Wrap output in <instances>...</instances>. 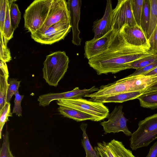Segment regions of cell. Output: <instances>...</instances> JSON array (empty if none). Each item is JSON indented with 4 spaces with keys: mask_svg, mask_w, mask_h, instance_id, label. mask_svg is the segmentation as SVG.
<instances>
[{
    "mask_svg": "<svg viewBox=\"0 0 157 157\" xmlns=\"http://www.w3.org/2000/svg\"><path fill=\"white\" fill-rule=\"evenodd\" d=\"M153 54L149 48L128 44L114 30L108 49L89 59L88 63L98 75L115 74L128 69L129 63Z\"/></svg>",
    "mask_w": 157,
    "mask_h": 157,
    "instance_id": "cell-1",
    "label": "cell"
},
{
    "mask_svg": "<svg viewBox=\"0 0 157 157\" xmlns=\"http://www.w3.org/2000/svg\"><path fill=\"white\" fill-rule=\"evenodd\" d=\"M157 82V76H128L112 83L100 86L98 91L86 95L92 101L122 93L144 90Z\"/></svg>",
    "mask_w": 157,
    "mask_h": 157,
    "instance_id": "cell-2",
    "label": "cell"
},
{
    "mask_svg": "<svg viewBox=\"0 0 157 157\" xmlns=\"http://www.w3.org/2000/svg\"><path fill=\"white\" fill-rule=\"evenodd\" d=\"M69 62L64 51H58L47 56L42 69L43 78L46 82L56 87L67 72Z\"/></svg>",
    "mask_w": 157,
    "mask_h": 157,
    "instance_id": "cell-3",
    "label": "cell"
},
{
    "mask_svg": "<svg viewBox=\"0 0 157 157\" xmlns=\"http://www.w3.org/2000/svg\"><path fill=\"white\" fill-rule=\"evenodd\" d=\"M53 0H35L25 10L24 27L31 33L40 29L48 16Z\"/></svg>",
    "mask_w": 157,
    "mask_h": 157,
    "instance_id": "cell-4",
    "label": "cell"
},
{
    "mask_svg": "<svg viewBox=\"0 0 157 157\" xmlns=\"http://www.w3.org/2000/svg\"><path fill=\"white\" fill-rule=\"evenodd\" d=\"M138 126L130 139V147L133 150L147 147L157 139V114L140 121Z\"/></svg>",
    "mask_w": 157,
    "mask_h": 157,
    "instance_id": "cell-5",
    "label": "cell"
},
{
    "mask_svg": "<svg viewBox=\"0 0 157 157\" xmlns=\"http://www.w3.org/2000/svg\"><path fill=\"white\" fill-rule=\"evenodd\" d=\"M58 105L71 108L91 116L94 121H98L107 118L109 110L100 102L87 100L79 98L58 100Z\"/></svg>",
    "mask_w": 157,
    "mask_h": 157,
    "instance_id": "cell-6",
    "label": "cell"
},
{
    "mask_svg": "<svg viewBox=\"0 0 157 157\" xmlns=\"http://www.w3.org/2000/svg\"><path fill=\"white\" fill-rule=\"evenodd\" d=\"M69 21H63L49 27L42 33H31V38L41 44H51L63 39L71 31Z\"/></svg>",
    "mask_w": 157,
    "mask_h": 157,
    "instance_id": "cell-7",
    "label": "cell"
},
{
    "mask_svg": "<svg viewBox=\"0 0 157 157\" xmlns=\"http://www.w3.org/2000/svg\"><path fill=\"white\" fill-rule=\"evenodd\" d=\"M125 24L131 27L137 25L133 14L131 0H118L112 12V27L114 30L119 31Z\"/></svg>",
    "mask_w": 157,
    "mask_h": 157,
    "instance_id": "cell-8",
    "label": "cell"
},
{
    "mask_svg": "<svg viewBox=\"0 0 157 157\" xmlns=\"http://www.w3.org/2000/svg\"><path fill=\"white\" fill-rule=\"evenodd\" d=\"M122 108V105L116 106L109 114L107 117L108 121L100 123L103 127L105 134L122 132L126 136H131L132 133L129 130L127 125L128 119L124 116Z\"/></svg>",
    "mask_w": 157,
    "mask_h": 157,
    "instance_id": "cell-9",
    "label": "cell"
},
{
    "mask_svg": "<svg viewBox=\"0 0 157 157\" xmlns=\"http://www.w3.org/2000/svg\"><path fill=\"white\" fill-rule=\"evenodd\" d=\"M63 21H70L67 2L65 0H53L46 20L36 32L42 33L50 26Z\"/></svg>",
    "mask_w": 157,
    "mask_h": 157,
    "instance_id": "cell-10",
    "label": "cell"
},
{
    "mask_svg": "<svg viewBox=\"0 0 157 157\" xmlns=\"http://www.w3.org/2000/svg\"><path fill=\"white\" fill-rule=\"evenodd\" d=\"M98 88L95 86L88 89L81 90L78 87H76L70 91L58 93H50L41 95L39 96L38 101L40 106L45 107L49 105L50 102L54 100L82 98L98 91Z\"/></svg>",
    "mask_w": 157,
    "mask_h": 157,
    "instance_id": "cell-11",
    "label": "cell"
},
{
    "mask_svg": "<svg viewBox=\"0 0 157 157\" xmlns=\"http://www.w3.org/2000/svg\"><path fill=\"white\" fill-rule=\"evenodd\" d=\"M114 30L112 29L101 38L86 41L84 47V55L88 60L97 56L108 48Z\"/></svg>",
    "mask_w": 157,
    "mask_h": 157,
    "instance_id": "cell-12",
    "label": "cell"
},
{
    "mask_svg": "<svg viewBox=\"0 0 157 157\" xmlns=\"http://www.w3.org/2000/svg\"><path fill=\"white\" fill-rule=\"evenodd\" d=\"M119 32L128 44L150 48L148 39L141 27L138 25L131 27L125 24Z\"/></svg>",
    "mask_w": 157,
    "mask_h": 157,
    "instance_id": "cell-13",
    "label": "cell"
},
{
    "mask_svg": "<svg viewBox=\"0 0 157 157\" xmlns=\"http://www.w3.org/2000/svg\"><path fill=\"white\" fill-rule=\"evenodd\" d=\"M67 3L72 31V42L74 45L80 46L82 39L79 37L80 32L78 29V23L80 19L82 1L69 0Z\"/></svg>",
    "mask_w": 157,
    "mask_h": 157,
    "instance_id": "cell-14",
    "label": "cell"
},
{
    "mask_svg": "<svg viewBox=\"0 0 157 157\" xmlns=\"http://www.w3.org/2000/svg\"><path fill=\"white\" fill-rule=\"evenodd\" d=\"M112 2L107 1L106 8L103 17L97 19L93 24L92 31L94 34L93 39H97L106 34L112 29V14L113 10Z\"/></svg>",
    "mask_w": 157,
    "mask_h": 157,
    "instance_id": "cell-15",
    "label": "cell"
},
{
    "mask_svg": "<svg viewBox=\"0 0 157 157\" xmlns=\"http://www.w3.org/2000/svg\"><path fill=\"white\" fill-rule=\"evenodd\" d=\"M97 145L109 157H136L131 151L125 147L121 142L115 139L108 143L98 142Z\"/></svg>",
    "mask_w": 157,
    "mask_h": 157,
    "instance_id": "cell-16",
    "label": "cell"
},
{
    "mask_svg": "<svg viewBox=\"0 0 157 157\" xmlns=\"http://www.w3.org/2000/svg\"><path fill=\"white\" fill-rule=\"evenodd\" d=\"M0 110L6 102L9 76L7 66L6 62H0Z\"/></svg>",
    "mask_w": 157,
    "mask_h": 157,
    "instance_id": "cell-17",
    "label": "cell"
},
{
    "mask_svg": "<svg viewBox=\"0 0 157 157\" xmlns=\"http://www.w3.org/2000/svg\"><path fill=\"white\" fill-rule=\"evenodd\" d=\"M58 108L60 114L78 122L86 120L94 121V118L90 115L68 106L59 105Z\"/></svg>",
    "mask_w": 157,
    "mask_h": 157,
    "instance_id": "cell-18",
    "label": "cell"
},
{
    "mask_svg": "<svg viewBox=\"0 0 157 157\" xmlns=\"http://www.w3.org/2000/svg\"><path fill=\"white\" fill-rule=\"evenodd\" d=\"M143 91L122 93L97 99L94 101L100 102L103 103L108 102L122 103L137 98L143 93Z\"/></svg>",
    "mask_w": 157,
    "mask_h": 157,
    "instance_id": "cell-19",
    "label": "cell"
},
{
    "mask_svg": "<svg viewBox=\"0 0 157 157\" xmlns=\"http://www.w3.org/2000/svg\"><path fill=\"white\" fill-rule=\"evenodd\" d=\"M140 106L145 108L154 109L157 108V91L144 93L137 98Z\"/></svg>",
    "mask_w": 157,
    "mask_h": 157,
    "instance_id": "cell-20",
    "label": "cell"
},
{
    "mask_svg": "<svg viewBox=\"0 0 157 157\" xmlns=\"http://www.w3.org/2000/svg\"><path fill=\"white\" fill-rule=\"evenodd\" d=\"M13 0H7L6 11L4 27V44L7 45L9 40L13 37L14 30L12 28L10 15V8Z\"/></svg>",
    "mask_w": 157,
    "mask_h": 157,
    "instance_id": "cell-21",
    "label": "cell"
},
{
    "mask_svg": "<svg viewBox=\"0 0 157 157\" xmlns=\"http://www.w3.org/2000/svg\"><path fill=\"white\" fill-rule=\"evenodd\" d=\"M87 124L82 123L80 128L82 132V146L86 153L85 157H100L97 152L91 146L88 136L86 132Z\"/></svg>",
    "mask_w": 157,
    "mask_h": 157,
    "instance_id": "cell-22",
    "label": "cell"
},
{
    "mask_svg": "<svg viewBox=\"0 0 157 157\" xmlns=\"http://www.w3.org/2000/svg\"><path fill=\"white\" fill-rule=\"evenodd\" d=\"M150 7V0H144L140 27L146 36L149 26Z\"/></svg>",
    "mask_w": 157,
    "mask_h": 157,
    "instance_id": "cell-23",
    "label": "cell"
},
{
    "mask_svg": "<svg viewBox=\"0 0 157 157\" xmlns=\"http://www.w3.org/2000/svg\"><path fill=\"white\" fill-rule=\"evenodd\" d=\"M157 61V54H153L132 62L127 65V69H140Z\"/></svg>",
    "mask_w": 157,
    "mask_h": 157,
    "instance_id": "cell-24",
    "label": "cell"
},
{
    "mask_svg": "<svg viewBox=\"0 0 157 157\" xmlns=\"http://www.w3.org/2000/svg\"><path fill=\"white\" fill-rule=\"evenodd\" d=\"M149 24L146 37L148 40L157 24V0H150Z\"/></svg>",
    "mask_w": 157,
    "mask_h": 157,
    "instance_id": "cell-25",
    "label": "cell"
},
{
    "mask_svg": "<svg viewBox=\"0 0 157 157\" xmlns=\"http://www.w3.org/2000/svg\"><path fill=\"white\" fill-rule=\"evenodd\" d=\"M13 0L10 8V15L11 26L15 30L18 27L21 18V13L18 5Z\"/></svg>",
    "mask_w": 157,
    "mask_h": 157,
    "instance_id": "cell-26",
    "label": "cell"
},
{
    "mask_svg": "<svg viewBox=\"0 0 157 157\" xmlns=\"http://www.w3.org/2000/svg\"><path fill=\"white\" fill-rule=\"evenodd\" d=\"M144 0H131L133 14L137 25L141 26Z\"/></svg>",
    "mask_w": 157,
    "mask_h": 157,
    "instance_id": "cell-27",
    "label": "cell"
},
{
    "mask_svg": "<svg viewBox=\"0 0 157 157\" xmlns=\"http://www.w3.org/2000/svg\"><path fill=\"white\" fill-rule=\"evenodd\" d=\"M10 102H6L0 110V138L2 137V131L5 123L9 121L8 117H12Z\"/></svg>",
    "mask_w": 157,
    "mask_h": 157,
    "instance_id": "cell-28",
    "label": "cell"
},
{
    "mask_svg": "<svg viewBox=\"0 0 157 157\" xmlns=\"http://www.w3.org/2000/svg\"><path fill=\"white\" fill-rule=\"evenodd\" d=\"M20 81L17 79L9 78L8 79V86L6 99V102H10L12 96L18 91L20 86Z\"/></svg>",
    "mask_w": 157,
    "mask_h": 157,
    "instance_id": "cell-29",
    "label": "cell"
},
{
    "mask_svg": "<svg viewBox=\"0 0 157 157\" xmlns=\"http://www.w3.org/2000/svg\"><path fill=\"white\" fill-rule=\"evenodd\" d=\"M3 142L0 148V157H11L13 155L10 148L9 134L8 131L3 135Z\"/></svg>",
    "mask_w": 157,
    "mask_h": 157,
    "instance_id": "cell-30",
    "label": "cell"
},
{
    "mask_svg": "<svg viewBox=\"0 0 157 157\" xmlns=\"http://www.w3.org/2000/svg\"><path fill=\"white\" fill-rule=\"evenodd\" d=\"M12 59L10 52L7 45L4 44V39H0V59L6 63L10 62Z\"/></svg>",
    "mask_w": 157,
    "mask_h": 157,
    "instance_id": "cell-31",
    "label": "cell"
},
{
    "mask_svg": "<svg viewBox=\"0 0 157 157\" xmlns=\"http://www.w3.org/2000/svg\"><path fill=\"white\" fill-rule=\"evenodd\" d=\"M6 2L7 0H0V37L4 39V27L6 15Z\"/></svg>",
    "mask_w": 157,
    "mask_h": 157,
    "instance_id": "cell-32",
    "label": "cell"
},
{
    "mask_svg": "<svg viewBox=\"0 0 157 157\" xmlns=\"http://www.w3.org/2000/svg\"><path fill=\"white\" fill-rule=\"evenodd\" d=\"M15 98L14 100V106H13L12 113H15L17 116L20 117L22 116L21 103L24 96L21 95L18 91L15 94Z\"/></svg>",
    "mask_w": 157,
    "mask_h": 157,
    "instance_id": "cell-33",
    "label": "cell"
},
{
    "mask_svg": "<svg viewBox=\"0 0 157 157\" xmlns=\"http://www.w3.org/2000/svg\"><path fill=\"white\" fill-rule=\"evenodd\" d=\"M148 40L150 50L153 54H157V24Z\"/></svg>",
    "mask_w": 157,
    "mask_h": 157,
    "instance_id": "cell-34",
    "label": "cell"
},
{
    "mask_svg": "<svg viewBox=\"0 0 157 157\" xmlns=\"http://www.w3.org/2000/svg\"><path fill=\"white\" fill-rule=\"evenodd\" d=\"M157 67V61L141 68L136 69V71L130 76H136L142 75L152 70Z\"/></svg>",
    "mask_w": 157,
    "mask_h": 157,
    "instance_id": "cell-35",
    "label": "cell"
},
{
    "mask_svg": "<svg viewBox=\"0 0 157 157\" xmlns=\"http://www.w3.org/2000/svg\"><path fill=\"white\" fill-rule=\"evenodd\" d=\"M146 157H157V141L151 147Z\"/></svg>",
    "mask_w": 157,
    "mask_h": 157,
    "instance_id": "cell-36",
    "label": "cell"
},
{
    "mask_svg": "<svg viewBox=\"0 0 157 157\" xmlns=\"http://www.w3.org/2000/svg\"><path fill=\"white\" fill-rule=\"evenodd\" d=\"M153 91H157V82L144 89L143 93Z\"/></svg>",
    "mask_w": 157,
    "mask_h": 157,
    "instance_id": "cell-37",
    "label": "cell"
},
{
    "mask_svg": "<svg viewBox=\"0 0 157 157\" xmlns=\"http://www.w3.org/2000/svg\"><path fill=\"white\" fill-rule=\"evenodd\" d=\"M94 150L101 157H109L106 153L98 146L94 147Z\"/></svg>",
    "mask_w": 157,
    "mask_h": 157,
    "instance_id": "cell-38",
    "label": "cell"
},
{
    "mask_svg": "<svg viewBox=\"0 0 157 157\" xmlns=\"http://www.w3.org/2000/svg\"><path fill=\"white\" fill-rule=\"evenodd\" d=\"M157 75V67L149 72L142 75H140L144 76H153Z\"/></svg>",
    "mask_w": 157,
    "mask_h": 157,
    "instance_id": "cell-39",
    "label": "cell"
},
{
    "mask_svg": "<svg viewBox=\"0 0 157 157\" xmlns=\"http://www.w3.org/2000/svg\"><path fill=\"white\" fill-rule=\"evenodd\" d=\"M11 157H15L13 155Z\"/></svg>",
    "mask_w": 157,
    "mask_h": 157,
    "instance_id": "cell-40",
    "label": "cell"
}]
</instances>
